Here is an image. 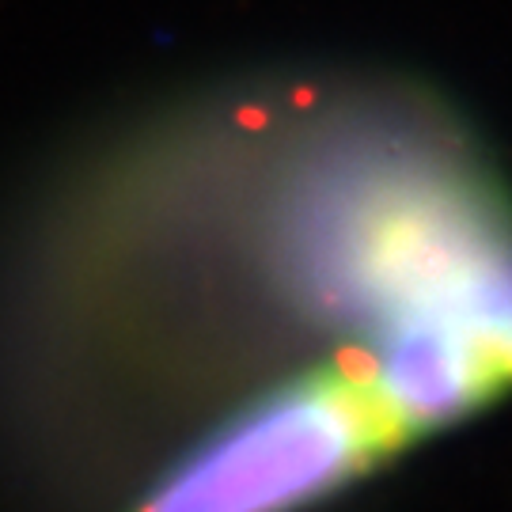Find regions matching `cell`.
I'll use <instances>...</instances> for the list:
<instances>
[{
  "mask_svg": "<svg viewBox=\"0 0 512 512\" xmlns=\"http://www.w3.org/2000/svg\"><path fill=\"white\" fill-rule=\"evenodd\" d=\"M300 209L296 258L327 300L368 327L410 311L452 315L512 365V213L490 186L403 167L327 186Z\"/></svg>",
  "mask_w": 512,
  "mask_h": 512,
  "instance_id": "obj_1",
  "label": "cell"
},
{
  "mask_svg": "<svg viewBox=\"0 0 512 512\" xmlns=\"http://www.w3.org/2000/svg\"><path fill=\"white\" fill-rule=\"evenodd\" d=\"M406 448L361 357H338L239 406L129 512H300Z\"/></svg>",
  "mask_w": 512,
  "mask_h": 512,
  "instance_id": "obj_2",
  "label": "cell"
},
{
  "mask_svg": "<svg viewBox=\"0 0 512 512\" xmlns=\"http://www.w3.org/2000/svg\"><path fill=\"white\" fill-rule=\"evenodd\" d=\"M387 418L418 444L512 391V365L478 330L437 311H410L368 327L357 353Z\"/></svg>",
  "mask_w": 512,
  "mask_h": 512,
  "instance_id": "obj_3",
  "label": "cell"
}]
</instances>
